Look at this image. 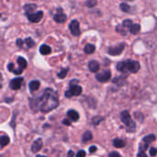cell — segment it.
Instances as JSON below:
<instances>
[{
    "instance_id": "obj_31",
    "label": "cell",
    "mask_w": 157,
    "mask_h": 157,
    "mask_svg": "<svg viewBox=\"0 0 157 157\" xmlns=\"http://www.w3.org/2000/svg\"><path fill=\"white\" fill-rule=\"evenodd\" d=\"M102 120H103V119H102L101 117H95V118L93 119V124H94V125H98Z\"/></svg>"
},
{
    "instance_id": "obj_24",
    "label": "cell",
    "mask_w": 157,
    "mask_h": 157,
    "mask_svg": "<svg viewBox=\"0 0 157 157\" xmlns=\"http://www.w3.org/2000/svg\"><path fill=\"white\" fill-rule=\"evenodd\" d=\"M113 81H114V83H115V84H117V85H119V86H121V85H124V84H125V78H124V77H122V76L117 77V78H115Z\"/></svg>"
},
{
    "instance_id": "obj_23",
    "label": "cell",
    "mask_w": 157,
    "mask_h": 157,
    "mask_svg": "<svg viewBox=\"0 0 157 157\" xmlns=\"http://www.w3.org/2000/svg\"><path fill=\"white\" fill-rule=\"evenodd\" d=\"M36 8H37V6H36L35 4H29V5H26V6H24L25 11H26V12H29V13H30L31 11L35 10Z\"/></svg>"
},
{
    "instance_id": "obj_9",
    "label": "cell",
    "mask_w": 157,
    "mask_h": 157,
    "mask_svg": "<svg viewBox=\"0 0 157 157\" xmlns=\"http://www.w3.org/2000/svg\"><path fill=\"white\" fill-rule=\"evenodd\" d=\"M41 147H42V140L37 139L31 146V151H32V153H37V152L40 151Z\"/></svg>"
},
{
    "instance_id": "obj_21",
    "label": "cell",
    "mask_w": 157,
    "mask_h": 157,
    "mask_svg": "<svg viewBox=\"0 0 157 157\" xmlns=\"http://www.w3.org/2000/svg\"><path fill=\"white\" fill-rule=\"evenodd\" d=\"M154 141H155V135H154V134H149V135L145 136L143 139V142H144V143H146L148 144H151V143H153Z\"/></svg>"
},
{
    "instance_id": "obj_7",
    "label": "cell",
    "mask_w": 157,
    "mask_h": 157,
    "mask_svg": "<svg viewBox=\"0 0 157 157\" xmlns=\"http://www.w3.org/2000/svg\"><path fill=\"white\" fill-rule=\"evenodd\" d=\"M43 17V12L42 11H38L37 13H34V14H28V19L30 21V22H39L40 21V19Z\"/></svg>"
},
{
    "instance_id": "obj_19",
    "label": "cell",
    "mask_w": 157,
    "mask_h": 157,
    "mask_svg": "<svg viewBox=\"0 0 157 157\" xmlns=\"http://www.w3.org/2000/svg\"><path fill=\"white\" fill-rule=\"evenodd\" d=\"M9 142H10L9 137H7V136H6V135L0 137V145H1L2 147L6 146V145L9 144Z\"/></svg>"
},
{
    "instance_id": "obj_26",
    "label": "cell",
    "mask_w": 157,
    "mask_h": 157,
    "mask_svg": "<svg viewBox=\"0 0 157 157\" xmlns=\"http://www.w3.org/2000/svg\"><path fill=\"white\" fill-rule=\"evenodd\" d=\"M130 6L127 4V3H121V9L123 11V12H129L130 11Z\"/></svg>"
},
{
    "instance_id": "obj_8",
    "label": "cell",
    "mask_w": 157,
    "mask_h": 157,
    "mask_svg": "<svg viewBox=\"0 0 157 157\" xmlns=\"http://www.w3.org/2000/svg\"><path fill=\"white\" fill-rule=\"evenodd\" d=\"M22 82H23V78H22V77L14 78V79L10 82V87H11L13 90H18V89L21 87Z\"/></svg>"
},
{
    "instance_id": "obj_14",
    "label": "cell",
    "mask_w": 157,
    "mask_h": 157,
    "mask_svg": "<svg viewBox=\"0 0 157 157\" xmlns=\"http://www.w3.org/2000/svg\"><path fill=\"white\" fill-rule=\"evenodd\" d=\"M40 81H38V80H33V81H31V82L29 83V90H30L31 92H34V91H36V90H38V89L40 88Z\"/></svg>"
},
{
    "instance_id": "obj_12",
    "label": "cell",
    "mask_w": 157,
    "mask_h": 157,
    "mask_svg": "<svg viewBox=\"0 0 157 157\" xmlns=\"http://www.w3.org/2000/svg\"><path fill=\"white\" fill-rule=\"evenodd\" d=\"M67 116L70 118L71 121H77L79 120V114L77 111L74 110V109H71V110H68L67 112Z\"/></svg>"
},
{
    "instance_id": "obj_29",
    "label": "cell",
    "mask_w": 157,
    "mask_h": 157,
    "mask_svg": "<svg viewBox=\"0 0 157 157\" xmlns=\"http://www.w3.org/2000/svg\"><path fill=\"white\" fill-rule=\"evenodd\" d=\"M122 25H123V27L126 28L127 29H130V28H131L132 25V20L127 19V20H124V22L122 23Z\"/></svg>"
},
{
    "instance_id": "obj_16",
    "label": "cell",
    "mask_w": 157,
    "mask_h": 157,
    "mask_svg": "<svg viewBox=\"0 0 157 157\" xmlns=\"http://www.w3.org/2000/svg\"><path fill=\"white\" fill-rule=\"evenodd\" d=\"M51 47H49L48 45H46V44H43V45H41L40 47V52L41 53V54H44V55H46V54H49L50 52H51Z\"/></svg>"
},
{
    "instance_id": "obj_39",
    "label": "cell",
    "mask_w": 157,
    "mask_h": 157,
    "mask_svg": "<svg viewBox=\"0 0 157 157\" xmlns=\"http://www.w3.org/2000/svg\"><path fill=\"white\" fill-rule=\"evenodd\" d=\"M109 156H118V157H120V156H121V155H120L119 153L113 152V153H110V154H109Z\"/></svg>"
},
{
    "instance_id": "obj_25",
    "label": "cell",
    "mask_w": 157,
    "mask_h": 157,
    "mask_svg": "<svg viewBox=\"0 0 157 157\" xmlns=\"http://www.w3.org/2000/svg\"><path fill=\"white\" fill-rule=\"evenodd\" d=\"M25 43L27 44V46H28L29 48H32V47L35 45V42H34V40H33L31 38H27V39L25 40Z\"/></svg>"
},
{
    "instance_id": "obj_10",
    "label": "cell",
    "mask_w": 157,
    "mask_h": 157,
    "mask_svg": "<svg viewBox=\"0 0 157 157\" xmlns=\"http://www.w3.org/2000/svg\"><path fill=\"white\" fill-rule=\"evenodd\" d=\"M59 12L60 13H58V14H56L55 16H54V20L56 21V22H58V23H63V22H65V20H66V15L65 14H63V13H62V9H59Z\"/></svg>"
},
{
    "instance_id": "obj_22",
    "label": "cell",
    "mask_w": 157,
    "mask_h": 157,
    "mask_svg": "<svg viewBox=\"0 0 157 157\" xmlns=\"http://www.w3.org/2000/svg\"><path fill=\"white\" fill-rule=\"evenodd\" d=\"M17 63H18L19 67L22 68V69H25L27 67V62L23 57H18L17 58Z\"/></svg>"
},
{
    "instance_id": "obj_1",
    "label": "cell",
    "mask_w": 157,
    "mask_h": 157,
    "mask_svg": "<svg viewBox=\"0 0 157 157\" xmlns=\"http://www.w3.org/2000/svg\"><path fill=\"white\" fill-rule=\"evenodd\" d=\"M59 105L58 96L55 91L47 88L40 98L30 99V107L33 110L49 112L56 109Z\"/></svg>"
},
{
    "instance_id": "obj_6",
    "label": "cell",
    "mask_w": 157,
    "mask_h": 157,
    "mask_svg": "<svg viewBox=\"0 0 157 157\" xmlns=\"http://www.w3.org/2000/svg\"><path fill=\"white\" fill-rule=\"evenodd\" d=\"M70 30L74 36H78L80 35V27H79V22L77 20H73L70 25H69Z\"/></svg>"
},
{
    "instance_id": "obj_35",
    "label": "cell",
    "mask_w": 157,
    "mask_h": 157,
    "mask_svg": "<svg viewBox=\"0 0 157 157\" xmlns=\"http://www.w3.org/2000/svg\"><path fill=\"white\" fill-rule=\"evenodd\" d=\"M86 155V152L85 151H79L77 154H76V156L77 157H82Z\"/></svg>"
},
{
    "instance_id": "obj_18",
    "label": "cell",
    "mask_w": 157,
    "mask_h": 157,
    "mask_svg": "<svg viewBox=\"0 0 157 157\" xmlns=\"http://www.w3.org/2000/svg\"><path fill=\"white\" fill-rule=\"evenodd\" d=\"M95 50H96V47L93 44H86V47H85V52L87 53V54L93 53L95 52Z\"/></svg>"
},
{
    "instance_id": "obj_38",
    "label": "cell",
    "mask_w": 157,
    "mask_h": 157,
    "mask_svg": "<svg viewBox=\"0 0 157 157\" xmlns=\"http://www.w3.org/2000/svg\"><path fill=\"white\" fill-rule=\"evenodd\" d=\"M63 123L64 124V125H67V126H69L70 124H71V121H69V120H63Z\"/></svg>"
},
{
    "instance_id": "obj_11",
    "label": "cell",
    "mask_w": 157,
    "mask_h": 157,
    "mask_svg": "<svg viewBox=\"0 0 157 157\" xmlns=\"http://www.w3.org/2000/svg\"><path fill=\"white\" fill-rule=\"evenodd\" d=\"M73 96H79L82 93V87L78 85H71V88L69 89Z\"/></svg>"
},
{
    "instance_id": "obj_43",
    "label": "cell",
    "mask_w": 157,
    "mask_h": 157,
    "mask_svg": "<svg viewBox=\"0 0 157 157\" xmlns=\"http://www.w3.org/2000/svg\"><path fill=\"white\" fill-rule=\"evenodd\" d=\"M13 101V98H10V99H6V102H11Z\"/></svg>"
},
{
    "instance_id": "obj_30",
    "label": "cell",
    "mask_w": 157,
    "mask_h": 157,
    "mask_svg": "<svg viewBox=\"0 0 157 157\" xmlns=\"http://www.w3.org/2000/svg\"><path fill=\"white\" fill-rule=\"evenodd\" d=\"M97 5V0H88L86 2V6H89V7H92V6H95Z\"/></svg>"
},
{
    "instance_id": "obj_5",
    "label": "cell",
    "mask_w": 157,
    "mask_h": 157,
    "mask_svg": "<svg viewBox=\"0 0 157 157\" xmlns=\"http://www.w3.org/2000/svg\"><path fill=\"white\" fill-rule=\"evenodd\" d=\"M124 47H125V44H124V43L120 44V45H118V46H116V47H110V48L109 49V51H108V52H109V54L113 55V56L119 55V54H121V53L123 52Z\"/></svg>"
},
{
    "instance_id": "obj_41",
    "label": "cell",
    "mask_w": 157,
    "mask_h": 157,
    "mask_svg": "<svg viewBox=\"0 0 157 157\" xmlns=\"http://www.w3.org/2000/svg\"><path fill=\"white\" fill-rule=\"evenodd\" d=\"M138 156H144V157H145V156H146V155L144 154V152H140V153L138 154Z\"/></svg>"
},
{
    "instance_id": "obj_2",
    "label": "cell",
    "mask_w": 157,
    "mask_h": 157,
    "mask_svg": "<svg viewBox=\"0 0 157 157\" xmlns=\"http://www.w3.org/2000/svg\"><path fill=\"white\" fill-rule=\"evenodd\" d=\"M117 69L122 73H137L140 69V63L137 61L126 60L117 64Z\"/></svg>"
},
{
    "instance_id": "obj_36",
    "label": "cell",
    "mask_w": 157,
    "mask_h": 157,
    "mask_svg": "<svg viewBox=\"0 0 157 157\" xmlns=\"http://www.w3.org/2000/svg\"><path fill=\"white\" fill-rule=\"evenodd\" d=\"M23 40H21V39H18V40H17V45L18 46V47H22L23 46Z\"/></svg>"
},
{
    "instance_id": "obj_4",
    "label": "cell",
    "mask_w": 157,
    "mask_h": 157,
    "mask_svg": "<svg viewBox=\"0 0 157 157\" xmlns=\"http://www.w3.org/2000/svg\"><path fill=\"white\" fill-rule=\"evenodd\" d=\"M110 77H111V73H110L109 70H104L103 72H101V73H99V74H98L96 75L97 80L101 82V83L109 81L110 79Z\"/></svg>"
},
{
    "instance_id": "obj_17",
    "label": "cell",
    "mask_w": 157,
    "mask_h": 157,
    "mask_svg": "<svg viewBox=\"0 0 157 157\" xmlns=\"http://www.w3.org/2000/svg\"><path fill=\"white\" fill-rule=\"evenodd\" d=\"M113 144L116 148H122L126 145V143L121 139H115L113 141Z\"/></svg>"
},
{
    "instance_id": "obj_20",
    "label": "cell",
    "mask_w": 157,
    "mask_h": 157,
    "mask_svg": "<svg viewBox=\"0 0 157 157\" xmlns=\"http://www.w3.org/2000/svg\"><path fill=\"white\" fill-rule=\"evenodd\" d=\"M140 29H141V26L139 24H132V27L130 28V31L132 33V34H137L140 32Z\"/></svg>"
},
{
    "instance_id": "obj_13",
    "label": "cell",
    "mask_w": 157,
    "mask_h": 157,
    "mask_svg": "<svg viewBox=\"0 0 157 157\" xmlns=\"http://www.w3.org/2000/svg\"><path fill=\"white\" fill-rule=\"evenodd\" d=\"M88 68H89V70L91 72L96 73L99 69V63L97 61H90L89 63H88Z\"/></svg>"
},
{
    "instance_id": "obj_15",
    "label": "cell",
    "mask_w": 157,
    "mask_h": 157,
    "mask_svg": "<svg viewBox=\"0 0 157 157\" xmlns=\"http://www.w3.org/2000/svg\"><path fill=\"white\" fill-rule=\"evenodd\" d=\"M92 138H93V135H92L91 132L87 131V132H86L83 134L82 142H83V143H87V142L91 141V140H92Z\"/></svg>"
},
{
    "instance_id": "obj_40",
    "label": "cell",
    "mask_w": 157,
    "mask_h": 157,
    "mask_svg": "<svg viewBox=\"0 0 157 157\" xmlns=\"http://www.w3.org/2000/svg\"><path fill=\"white\" fill-rule=\"evenodd\" d=\"M97 151V147L96 146H91L90 148H89V152L90 153H95Z\"/></svg>"
},
{
    "instance_id": "obj_37",
    "label": "cell",
    "mask_w": 157,
    "mask_h": 157,
    "mask_svg": "<svg viewBox=\"0 0 157 157\" xmlns=\"http://www.w3.org/2000/svg\"><path fill=\"white\" fill-rule=\"evenodd\" d=\"M64 95H65V97H66V98H72V97H73V94H72V92H71L70 90H67V91L65 92V94H64Z\"/></svg>"
},
{
    "instance_id": "obj_33",
    "label": "cell",
    "mask_w": 157,
    "mask_h": 157,
    "mask_svg": "<svg viewBox=\"0 0 157 157\" xmlns=\"http://www.w3.org/2000/svg\"><path fill=\"white\" fill-rule=\"evenodd\" d=\"M7 69H8V71L13 72V71H14V69H15V67H14V63H8V64H7Z\"/></svg>"
},
{
    "instance_id": "obj_34",
    "label": "cell",
    "mask_w": 157,
    "mask_h": 157,
    "mask_svg": "<svg viewBox=\"0 0 157 157\" xmlns=\"http://www.w3.org/2000/svg\"><path fill=\"white\" fill-rule=\"evenodd\" d=\"M14 74L15 75H21V73H22V68H18V69H14Z\"/></svg>"
},
{
    "instance_id": "obj_42",
    "label": "cell",
    "mask_w": 157,
    "mask_h": 157,
    "mask_svg": "<svg viewBox=\"0 0 157 157\" xmlns=\"http://www.w3.org/2000/svg\"><path fill=\"white\" fill-rule=\"evenodd\" d=\"M68 155H70V156H74V155H75V153H74V152H72V151H69V152H68Z\"/></svg>"
},
{
    "instance_id": "obj_32",
    "label": "cell",
    "mask_w": 157,
    "mask_h": 157,
    "mask_svg": "<svg viewBox=\"0 0 157 157\" xmlns=\"http://www.w3.org/2000/svg\"><path fill=\"white\" fill-rule=\"evenodd\" d=\"M149 151H150V155L151 156H155L157 155V149L155 148V147H152Z\"/></svg>"
},
{
    "instance_id": "obj_44",
    "label": "cell",
    "mask_w": 157,
    "mask_h": 157,
    "mask_svg": "<svg viewBox=\"0 0 157 157\" xmlns=\"http://www.w3.org/2000/svg\"><path fill=\"white\" fill-rule=\"evenodd\" d=\"M127 1H133V0H127Z\"/></svg>"
},
{
    "instance_id": "obj_28",
    "label": "cell",
    "mask_w": 157,
    "mask_h": 157,
    "mask_svg": "<svg viewBox=\"0 0 157 157\" xmlns=\"http://www.w3.org/2000/svg\"><path fill=\"white\" fill-rule=\"evenodd\" d=\"M67 73H68V68L63 69V70L58 74V77H59V78H61V79H63V78H64V77L66 76Z\"/></svg>"
},
{
    "instance_id": "obj_27",
    "label": "cell",
    "mask_w": 157,
    "mask_h": 157,
    "mask_svg": "<svg viewBox=\"0 0 157 157\" xmlns=\"http://www.w3.org/2000/svg\"><path fill=\"white\" fill-rule=\"evenodd\" d=\"M117 30H118V32L121 33L122 35H126V31H127L128 29H127L126 28H124L123 25H120V26L117 27Z\"/></svg>"
},
{
    "instance_id": "obj_3",
    "label": "cell",
    "mask_w": 157,
    "mask_h": 157,
    "mask_svg": "<svg viewBox=\"0 0 157 157\" xmlns=\"http://www.w3.org/2000/svg\"><path fill=\"white\" fill-rule=\"evenodd\" d=\"M121 119L122 122L126 125L127 132H134L136 130V124L135 122L132 120V117L129 113V111L124 110L121 113Z\"/></svg>"
}]
</instances>
